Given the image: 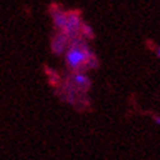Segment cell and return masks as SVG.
Instances as JSON below:
<instances>
[{
  "mask_svg": "<svg viewBox=\"0 0 160 160\" xmlns=\"http://www.w3.org/2000/svg\"><path fill=\"white\" fill-rule=\"evenodd\" d=\"M90 55L91 52L86 47V44L77 39L65 52V62L70 69L76 70L78 68H81L82 65H85Z\"/></svg>",
  "mask_w": 160,
  "mask_h": 160,
  "instance_id": "1",
  "label": "cell"
},
{
  "mask_svg": "<svg viewBox=\"0 0 160 160\" xmlns=\"http://www.w3.org/2000/svg\"><path fill=\"white\" fill-rule=\"evenodd\" d=\"M81 26H82L81 17H79L77 13L72 12V13L67 14V23H65V26H64V29L61 30V33L64 35H67L68 38L74 37V34L81 30Z\"/></svg>",
  "mask_w": 160,
  "mask_h": 160,
  "instance_id": "2",
  "label": "cell"
},
{
  "mask_svg": "<svg viewBox=\"0 0 160 160\" xmlns=\"http://www.w3.org/2000/svg\"><path fill=\"white\" fill-rule=\"evenodd\" d=\"M68 41L69 38L67 35H64L62 33H59L58 35H55L52 42H51V48H52V52L56 53V55H61L65 52V48L68 46Z\"/></svg>",
  "mask_w": 160,
  "mask_h": 160,
  "instance_id": "3",
  "label": "cell"
},
{
  "mask_svg": "<svg viewBox=\"0 0 160 160\" xmlns=\"http://www.w3.org/2000/svg\"><path fill=\"white\" fill-rule=\"evenodd\" d=\"M52 18H53L55 26L62 30L64 26H65V23H67V13L62 12L61 9H59V8H56V9L52 11Z\"/></svg>",
  "mask_w": 160,
  "mask_h": 160,
  "instance_id": "4",
  "label": "cell"
},
{
  "mask_svg": "<svg viewBox=\"0 0 160 160\" xmlns=\"http://www.w3.org/2000/svg\"><path fill=\"white\" fill-rule=\"evenodd\" d=\"M73 82H74L76 86L81 87V89H83V90L89 89V86H90L89 77H87L86 74H83V73H81V72H77V73L73 74Z\"/></svg>",
  "mask_w": 160,
  "mask_h": 160,
  "instance_id": "5",
  "label": "cell"
},
{
  "mask_svg": "<svg viewBox=\"0 0 160 160\" xmlns=\"http://www.w3.org/2000/svg\"><path fill=\"white\" fill-rule=\"evenodd\" d=\"M81 31L86 35V37H90V38H92L94 37V31H92V29H91V26L90 25H87V23H82V26H81Z\"/></svg>",
  "mask_w": 160,
  "mask_h": 160,
  "instance_id": "6",
  "label": "cell"
},
{
  "mask_svg": "<svg viewBox=\"0 0 160 160\" xmlns=\"http://www.w3.org/2000/svg\"><path fill=\"white\" fill-rule=\"evenodd\" d=\"M86 64H87V67H90V68H98L99 61H98V59L95 58V56L91 53V55L89 56V59H87Z\"/></svg>",
  "mask_w": 160,
  "mask_h": 160,
  "instance_id": "7",
  "label": "cell"
},
{
  "mask_svg": "<svg viewBox=\"0 0 160 160\" xmlns=\"http://www.w3.org/2000/svg\"><path fill=\"white\" fill-rule=\"evenodd\" d=\"M154 121H155L158 125H160V117H159V116H155V117H154Z\"/></svg>",
  "mask_w": 160,
  "mask_h": 160,
  "instance_id": "8",
  "label": "cell"
},
{
  "mask_svg": "<svg viewBox=\"0 0 160 160\" xmlns=\"http://www.w3.org/2000/svg\"><path fill=\"white\" fill-rule=\"evenodd\" d=\"M156 53H158V58L160 59V46H159V48H158V51H156Z\"/></svg>",
  "mask_w": 160,
  "mask_h": 160,
  "instance_id": "9",
  "label": "cell"
}]
</instances>
